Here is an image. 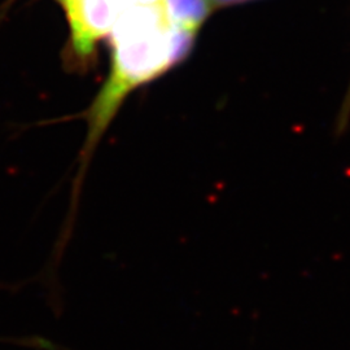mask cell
<instances>
[{
    "mask_svg": "<svg viewBox=\"0 0 350 350\" xmlns=\"http://www.w3.org/2000/svg\"><path fill=\"white\" fill-rule=\"evenodd\" d=\"M350 120V86L347 92V96L342 101V107L341 111L338 113V131L342 133L345 130V127L349 124Z\"/></svg>",
    "mask_w": 350,
    "mask_h": 350,
    "instance_id": "obj_4",
    "label": "cell"
},
{
    "mask_svg": "<svg viewBox=\"0 0 350 350\" xmlns=\"http://www.w3.org/2000/svg\"><path fill=\"white\" fill-rule=\"evenodd\" d=\"M112 68L104 86L85 113L88 134L79 152L72 183L70 204L56 247L65 250L73 235L82 186L94 154L126 98L183 62L196 34L173 25L163 1L129 7L113 26Z\"/></svg>",
    "mask_w": 350,
    "mask_h": 350,
    "instance_id": "obj_1",
    "label": "cell"
},
{
    "mask_svg": "<svg viewBox=\"0 0 350 350\" xmlns=\"http://www.w3.org/2000/svg\"><path fill=\"white\" fill-rule=\"evenodd\" d=\"M68 14L75 55L88 57L121 14L138 0H60Z\"/></svg>",
    "mask_w": 350,
    "mask_h": 350,
    "instance_id": "obj_2",
    "label": "cell"
},
{
    "mask_svg": "<svg viewBox=\"0 0 350 350\" xmlns=\"http://www.w3.org/2000/svg\"><path fill=\"white\" fill-rule=\"evenodd\" d=\"M163 4L173 25L195 34L214 10L211 0H163Z\"/></svg>",
    "mask_w": 350,
    "mask_h": 350,
    "instance_id": "obj_3",
    "label": "cell"
},
{
    "mask_svg": "<svg viewBox=\"0 0 350 350\" xmlns=\"http://www.w3.org/2000/svg\"><path fill=\"white\" fill-rule=\"evenodd\" d=\"M213 4V8H222V7H228V5H235V4H241L247 1H253V0H211Z\"/></svg>",
    "mask_w": 350,
    "mask_h": 350,
    "instance_id": "obj_5",
    "label": "cell"
}]
</instances>
